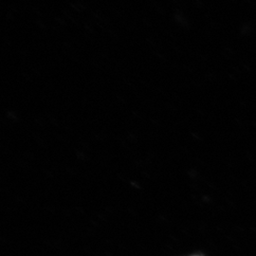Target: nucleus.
Returning <instances> with one entry per match:
<instances>
[{
	"label": "nucleus",
	"mask_w": 256,
	"mask_h": 256,
	"mask_svg": "<svg viewBox=\"0 0 256 256\" xmlns=\"http://www.w3.org/2000/svg\"></svg>",
	"instance_id": "f257e3e1"
}]
</instances>
